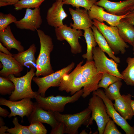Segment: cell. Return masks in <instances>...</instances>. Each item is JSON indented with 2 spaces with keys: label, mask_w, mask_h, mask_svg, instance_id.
<instances>
[{
  "label": "cell",
  "mask_w": 134,
  "mask_h": 134,
  "mask_svg": "<svg viewBox=\"0 0 134 134\" xmlns=\"http://www.w3.org/2000/svg\"><path fill=\"white\" fill-rule=\"evenodd\" d=\"M36 31L40 40V48L36 59L35 75L44 76L54 72L51 64L50 57L54 45L50 36L41 30L38 29Z\"/></svg>",
  "instance_id": "cell-1"
},
{
  "label": "cell",
  "mask_w": 134,
  "mask_h": 134,
  "mask_svg": "<svg viewBox=\"0 0 134 134\" xmlns=\"http://www.w3.org/2000/svg\"><path fill=\"white\" fill-rule=\"evenodd\" d=\"M36 69L31 67L24 75L16 77L13 74L9 75L8 78L14 83V90L9 97V100L13 101L21 100L23 98H35L39 94L38 92L33 91L31 83L33 78L35 75Z\"/></svg>",
  "instance_id": "cell-2"
},
{
  "label": "cell",
  "mask_w": 134,
  "mask_h": 134,
  "mask_svg": "<svg viewBox=\"0 0 134 134\" xmlns=\"http://www.w3.org/2000/svg\"><path fill=\"white\" fill-rule=\"evenodd\" d=\"M56 120L62 122L66 127L65 134H76L78 133L79 128L83 125L89 126L91 118V110L88 107L81 111L73 114H62L57 111H52Z\"/></svg>",
  "instance_id": "cell-3"
},
{
  "label": "cell",
  "mask_w": 134,
  "mask_h": 134,
  "mask_svg": "<svg viewBox=\"0 0 134 134\" xmlns=\"http://www.w3.org/2000/svg\"><path fill=\"white\" fill-rule=\"evenodd\" d=\"M83 93V89H81L71 96L59 95L54 96L52 95L45 97L38 94L35 99L38 105L43 109L62 112L64 111L67 104L77 101Z\"/></svg>",
  "instance_id": "cell-4"
},
{
  "label": "cell",
  "mask_w": 134,
  "mask_h": 134,
  "mask_svg": "<svg viewBox=\"0 0 134 134\" xmlns=\"http://www.w3.org/2000/svg\"><path fill=\"white\" fill-rule=\"evenodd\" d=\"M93 20V25L104 36L114 54L120 53L124 54L126 49L128 48L129 46L120 36L117 26H108L103 22H100L96 19Z\"/></svg>",
  "instance_id": "cell-5"
},
{
  "label": "cell",
  "mask_w": 134,
  "mask_h": 134,
  "mask_svg": "<svg viewBox=\"0 0 134 134\" xmlns=\"http://www.w3.org/2000/svg\"><path fill=\"white\" fill-rule=\"evenodd\" d=\"M88 107L91 111V116L89 126L95 120L98 127L99 134H103L106 124L111 118L108 115L105 105L99 96L93 94L90 99Z\"/></svg>",
  "instance_id": "cell-6"
},
{
  "label": "cell",
  "mask_w": 134,
  "mask_h": 134,
  "mask_svg": "<svg viewBox=\"0 0 134 134\" xmlns=\"http://www.w3.org/2000/svg\"><path fill=\"white\" fill-rule=\"evenodd\" d=\"M81 71L83 87L82 97L85 98L99 89L98 85L103 73L97 72L93 61H86L82 66Z\"/></svg>",
  "instance_id": "cell-7"
},
{
  "label": "cell",
  "mask_w": 134,
  "mask_h": 134,
  "mask_svg": "<svg viewBox=\"0 0 134 134\" xmlns=\"http://www.w3.org/2000/svg\"><path fill=\"white\" fill-rule=\"evenodd\" d=\"M75 63L72 62L67 67L42 77H34L33 80L37 85L38 94L45 97L46 91L51 87H59L63 76L68 73L74 67Z\"/></svg>",
  "instance_id": "cell-8"
},
{
  "label": "cell",
  "mask_w": 134,
  "mask_h": 134,
  "mask_svg": "<svg viewBox=\"0 0 134 134\" xmlns=\"http://www.w3.org/2000/svg\"><path fill=\"white\" fill-rule=\"evenodd\" d=\"M92 53L95 65L98 73H109L123 79L118 69L119 65L112 59L107 58L99 47L93 48Z\"/></svg>",
  "instance_id": "cell-9"
},
{
  "label": "cell",
  "mask_w": 134,
  "mask_h": 134,
  "mask_svg": "<svg viewBox=\"0 0 134 134\" xmlns=\"http://www.w3.org/2000/svg\"><path fill=\"white\" fill-rule=\"evenodd\" d=\"M55 31L57 40L61 41L66 40L70 47L72 54H77L82 52V46L79 41V38L83 35L81 30L74 29L70 26L64 25L55 28Z\"/></svg>",
  "instance_id": "cell-10"
},
{
  "label": "cell",
  "mask_w": 134,
  "mask_h": 134,
  "mask_svg": "<svg viewBox=\"0 0 134 134\" xmlns=\"http://www.w3.org/2000/svg\"><path fill=\"white\" fill-rule=\"evenodd\" d=\"M83 61H80L70 73L63 76L58 90L65 91L73 95L83 87L82 82V69Z\"/></svg>",
  "instance_id": "cell-11"
},
{
  "label": "cell",
  "mask_w": 134,
  "mask_h": 134,
  "mask_svg": "<svg viewBox=\"0 0 134 134\" xmlns=\"http://www.w3.org/2000/svg\"><path fill=\"white\" fill-rule=\"evenodd\" d=\"M30 98H23L19 101L10 100L3 98L0 99V105L8 107L10 110L8 118L18 115L21 118L23 122L24 116L28 117L32 113L34 107V103Z\"/></svg>",
  "instance_id": "cell-12"
},
{
  "label": "cell",
  "mask_w": 134,
  "mask_h": 134,
  "mask_svg": "<svg viewBox=\"0 0 134 134\" xmlns=\"http://www.w3.org/2000/svg\"><path fill=\"white\" fill-rule=\"evenodd\" d=\"M101 98L106 106L107 112L115 123L119 126L126 134H134V126H131L126 119L123 117L115 109L112 101L105 95L102 90L98 89L93 92Z\"/></svg>",
  "instance_id": "cell-13"
},
{
  "label": "cell",
  "mask_w": 134,
  "mask_h": 134,
  "mask_svg": "<svg viewBox=\"0 0 134 134\" xmlns=\"http://www.w3.org/2000/svg\"><path fill=\"white\" fill-rule=\"evenodd\" d=\"M39 7L32 9L27 8L24 16L14 23L17 28L21 30L36 31L39 28L42 22Z\"/></svg>",
  "instance_id": "cell-14"
},
{
  "label": "cell",
  "mask_w": 134,
  "mask_h": 134,
  "mask_svg": "<svg viewBox=\"0 0 134 134\" xmlns=\"http://www.w3.org/2000/svg\"><path fill=\"white\" fill-rule=\"evenodd\" d=\"M95 4L101 7L110 13L118 16L124 15L131 11L134 6V0L113 2L108 0H100Z\"/></svg>",
  "instance_id": "cell-15"
},
{
  "label": "cell",
  "mask_w": 134,
  "mask_h": 134,
  "mask_svg": "<svg viewBox=\"0 0 134 134\" xmlns=\"http://www.w3.org/2000/svg\"><path fill=\"white\" fill-rule=\"evenodd\" d=\"M102 7L95 4L88 11L89 16L92 20L95 19L101 22L105 21L110 26H117L121 20L124 18L128 13L122 16L114 15L104 10Z\"/></svg>",
  "instance_id": "cell-16"
},
{
  "label": "cell",
  "mask_w": 134,
  "mask_h": 134,
  "mask_svg": "<svg viewBox=\"0 0 134 134\" xmlns=\"http://www.w3.org/2000/svg\"><path fill=\"white\" fill-rule=\"evenodd\" d=\"M0 61L2 65V68L0 71V76L7 78L11 74L16 77L20 76L24 67L12 56L0 52Z\"/></svg>",
  "instance_id": "cell-17"
},
{
  "label": "cell",
  "mask_w": 134,
  "mask_h": 134,
  "mask_svg": "<svg viewBox=\"0 0 134 134\" xmlns=\"http://www.w3.org/2000/svg\"><path fill=\"white\" fill-rule=\"evenodd\" d=\"M30 124L39 122L49 125L52 128H54L59 123L52 111L46 110L39 106L37 103H34L33 111L28 117Z\"/></svg>",
  "instance_id": "cell-18"
},
{
  "label": "cell",
  "mask_w": 134,
  "mask_h": 134,
  "mask_svg": "<svg viewBox=\"0 0 134 134\" xmlns=\"http://www.w3.org/2000/svg\"><path fill=\"white\" fill-rule=\"evenodd\" d=\"M62 1L56 0L47 10L46 19L48 24L55 28L64 25L63 20L67 16L63 7Z\"/></svg>",
  "instance_id": "cell-19"
},
{
  "label": "cell",
  "mask_w": 134,
  "mask_h": 134,
  "mask_svg": "<svg viewBox=\"0 0 134 134\" xmlns=\"http://www.w3.org/2000/svg\"><path fill=\"white\" fill-rule=\"evenodd\" d=\"M69 10L73 23H71L70 26L77 30H83L88 29L93 25V21L90 18L88 10L79 8H76L75 10L69 8Z\"/></svg>",
  "instance_id": "cell-20"
},
{
  "label": "cell",
  "mask_w": 134,
  "mask_h": 134,
  "mask_svg": "<svg viewBox=\"0 0 134 134\" xmlns=\"http://www.w3.org/2000/svg\"><path fill=\"white\" fill-rule=\"evenodd\" d=\"M132 96L122 95L115 99L113 103L116 110L126 120H131L133 115L131 106Z\"/></svg>",
  "instance_id": "cell-21"
},
{
  "label": "cell",
  "mask_w": 134,
  "mask_h": 134,
  "mask_svg": "<svg viewBox=\"0 0 134 134\" xmlns=\"http://www.w3.org/2000/svg\"><path fill=\"white\" fill-rule=\"evenodd\" d=\"M36 51V47L33 43L26 50L14 54L12 56L23 67L36 68V59L35 54Z\"/></svg>",
  "instance_id": "cell-22"
},
{
  "label": "cell",
  "mask_w": 134,
  "mask_h": 134,
  "mask_svg": "<svg viewBox=\"0 0 134 134\" xmlns=\"http://www.w3.org/2000/svg\"><path fill=\"white\" fill-rule=\"evenodd\" d=\"M0 41L9 51L14 49L18 52L24 51L21 43L14 37L10 25L4 30L0 31Z\"/></svg>",
  "instance_id": "cell-23"
},
{
  "label": "cell",
  "mask_w": 134,
  "mask_h": 134,
  "mask_svg": "<svg viewBox=\"0 0 134 134\" xmlns=\"http://www.w3.org/2000/svg\"><path fill=\"white\" fill-rule=\"evenodd\" d=\"M91 28L93 32L95 40L99 47L104 53L107 54L109 56L117 63H120V58L115 56L105 39L97 27L93 25Z\"/></svg>",
  "instance_id": "cell-24"
},
{
  "label": "cell",
  "mask_w": 134,
  "mask_h": 134,
  "mask_svg": "<svg viewBox=\"0 0 134 134\" xmlns=\"http://www.w3.org/2000/svg\"><path fill=\"white\" fill-rule=\"evenodd\" d=\"M116 26L123 40L132 46L134 41V26L124 18L121 20Z\"/></svg>",
  "instance_id": "cell-25"
},
{
  "label": "cell",
  "mask_w": 134,
  "mask_h": 134,
  "mask_svg": "<svg viewBox=\"0 0 134 134\" xmlns=\"http://www.w3.org/2000/svg\"><path fill=\"white\" fill-rule=\"evenodd\" d=\"M84 31L83 36L86 40L87 49L86 52L83 54L82 57L83 59H86V61H93L92 49L97 44L95 40L93 32L91 28L85 29Z\"/></svg>",
  "instance_id": "cell-26"
},
{
  "label": "cell",
  "mask_w": 134,
  "mask_h": 134,
  "mask_svg": "<svg viewBox=\"0 0 134 134\" xmlns=\"http://www.w3.org/2000/svg\"><path fill=\"white\" fill-rule=\"evenodd\" d=\"M133 57H128L126 62L128 66L121 74L126 84L129 86H134V52Z\"/></svg>",
  "instance_id": "cell-27"
},
{
  "label": "cell",
  "mask_w": 134,
  "mask_h": 134,
  "mask_svg": "<svg viewBox=\"0 0 134 134\" xmlns=\"http://www.w3.org/2000/svg\"><path fill=\"white\" fill-rule=\"evenodd\" d=\"M121 81H117L110 85L106 89H104L105 95L112 101L114 100L121 96L120 93L122 85Z\"/></svg>",
  "instance_id": "cell-28"
},
{
  "label": "cell",
  "mask_w": 134,
  "mask_h": 134,
  "mask_svg": "<svg viewBox=\"0 0 134 134\" xmlns=\"http://www.w3.org/2000/svg\"><path fill=\"white\" fill-rule=\"evenodd\" d=\"M45 0H20L14 6L16 11L24 8H36L39 7L42 3Z\"/></svg>",
  "instance_id": "cell-29"
},
{
  "label": "cell",
  "mask_w": 134,
  "mask_h": 134,
  "mask_svg": "<svg viewBox=\"0 0 134 134\" xmlns=\"http://www.w3.org/2000/svg\"><path fill=\"white\" fill-rule=\"evenodd\" d=\"M14 83L8 78L0 76V94L2 95H10L14 90Z\"/></svg>",
  "instance_id": "cell-30"
},
{
  "label": "cell",
  "mask_w": 134,
  "mask_h": 134,
  "mask_svg": "<svg viewBox=\"0 0 134 134\" xmlns=\"http://www.w3.org/2000/svg\"><path fill=\"white\" fill-rule=\"evenodd\" d=\"M97 0H63L64 4L70 5L76 8L80 7L84 8L88 11L95 4Z\"/></svg>",
  "instance_id": "cell-31"
},
{
  "label": "cell",
  "mask_w": 134,
  "mask_h": 134,
  "mask_svg": "<svg viewBox=\"0 0 134 134\" xmlns=\"http://www.w3.org/2000/svg\"><path fill=\"white\" fill-rule=\"evenodd\" d=\"M122 78L107 73H103L102 76L98 85V88L106 89L110 85L118 81H121Z\"/></svg>",
  "instance_id": "cell-32"
},
{
  "label": "cell",
  "mask_w": 134,
  "mask_h": 134,
  "mask_svg": "<svg viewBox=\"0 0 134 134\" xmlns=\"http://www.w3.org/2000/svg\"><path fill=\"white\" fill-rule=\"evenodd\" d=\"M12 122L14 127L7 129L6 132L8 134H32L27 126H23L19 123L17 117H14Z\"/></svg>",
  "instance_id": "cell-33"
},
{
  "label": "cell",
  "mask_w": 134,
  "mask_h": 134,
  "mask_svg": "<svg viewBox=\"0 0 134 134\" xmlns=\"http://www.w3.org/2000/svg\"><path fill=\"white\" fill-rule=\"evenodd\" d=\"M15 16L11 13L4 14L0 12V31L5 29L9 25L17 21Z\"/></svg>",
  "instance_id": "cell-34"
},
{
  "label": "cell",
  "mask_w": 134,
  "mask_h": 134,
  "mask_svg": "<svg viewBox=\"0 0 134 134\" xmlns=\"http://www.w3.org/2000/svg\"><path fill=\"white\" fill-rule=\"evenodd\" d=\"M42 123L36 122L27 127L32 134H46L47 130Z\"/></svg>",
  "instance_id": "cell-35"
},
{
  "label": "cell",
  "mask_w": 134,
  "mask_h": 134,
  "mask_svg": "<svg viewBox=\"0 0 134 134\" xmlns=\"http://www.w3.org/2000/svg\"><path fill=\"white\" fill-rule=\"evenodd\" d=\"M115 123L114 121L110 118L106 124L103 134H121Z\"/></svg>",
  "instance_id": "cell-36"
},
{
  "label": "cell",
  "mask_w": 134,
  "mask_h": 134,
  "mask_svg": "<svg viewBox=\"0 0 134 134\" xmlns=\"http://www.w3.org/2000/svg\"><path fill=\"white\" fill-rule=\"evenodd\" d=\"M52 129L50 134H65V126L64 123L62 122H60L56 127Z\"/></svg>",
  "instance_id": "cell-37"
},
{
  "label": "cell",
  "mask_w": 134,
  "mask_h": 134,
  "mask_svg": "<svg viewBox=\"0 0 134 134\" xmlns=\"http://www.w3.org/2000/svg\"><path fill=\"white\" fill-rule=\"evenodd\" d=\"M20 0H0V7L14 5Z\"/></svg>",
  "instance_id": "cell-38"
},
{
  "label": "cell",
  "mask_w": 134,
  "mask_h": 134,
  "mask_svg": "<svg viewBox=\"0 0 134 134\" xmlns=\"http://www.w3.org/2000/svg\"><path fill=\"white\" fill-rule=\"evenodd\" d=\"M124 18L126 21L134 26V9L131 10L128 13Z\"/></svg>",
  "instance_id": "cell-39"
},
{
  "label": "cell",
  "mask_w": 134,
  "mask_h": 134,
  "mask_svg": "<svg viewBox=\"0 0 134 134\" xmlns=\"http://www.w3.org/2000/svg\"><path fill=\"white\" fill-rule=\"evenodd\" d=\"M0 52L8 55L12 56V54L4 46L1 42H0Z\"/></svg>",
  "instance_id": "cell-40"
},
{
  "label": "cell",
  "mask_w": 134,
  "mask_h": 134,
  "mask_svg": "<svg viewBox=\"0 0 134 134\" xmlns=\"http://www.w3.org/2000/svg\"><path fill=\"white\" fill-rule=\"evenodd\" d=\"M10 113L6 109L0 107V116L4 118L8 116Z\"/></svg>",
  "instance_id": "cell-41"
},
{
  "label": "cell",
  "mask_w": 134,
  "mask_h": 134,
  "mask_svg": "<svg viewBox=\"0 0 134 134\" xmlns=\"http://www.w3.org/2000/svg\"><path fill=\"white\" fill-rule=\"evenodd\" d=\"M8 128L6 126H3L0 127V134H6L5 133L6 132Z\"/></svg>",
  "instance_id": "cell-42"
},
{
  "label": "cell",
  "mask_w": 134,
  "mask_h": 134,
  "mask_svg": "<svg viewBox=\"0 0 134 134\" xmlns=\"http://www.w3.org/2000/svg\"><path fill=\"white\" fill-rule=\"evenodd\" d=\"M131 104L133 112V115L134 116V100H132Z\"/></svg>",
  "instance_id": "cell-43"
},
{
  "label": "cell",
  "mask_w": 134,
  "mask_h": 134,
  "mask_svg": "<svg viewBox=\"0 0 134 134\" xmlns=\"http://www.w3.org/2000/svg\"><path fill=\"white\" fill-rule=\"evenodd\" d=\"M5 124L3 120L2 117L0 116V126H4Z\"/></svg>",
  "instance_id": "cell-44"
},
{
  "label": "cell",
  "mask_w": 134,
  "mask_h": 134,
  "mask_svg": "<svg viewBox=\"0 0 134 134\" xmlns=\"http://www.w3.org/2000/svg\"><path fill=\"white\" fill-rule=\"evenodd\" d=\"M133 47L132 50L133 51H134V41L132 46Z\"/></svg>",
  "instance_id": "cell-45"
},
{
  "label": "cell",
  "mask_w": 134,
  "mask_h": 134,
  "mask_svg": "<svg viewBox=\"0 0 134 134\" xmlns=\"http://www.w3.org/2000/svg\"><path fill=\"white\" fill-rule=\"evenodd\" d=\"M133 9H134V6L132 8V10Z\"/></svg>",
  "instance_id": "cell-46"
},
{
  "label": "cell",
  "mask_w": 134,
  "mask_h": 134,
  "mask_svg": "<svg viewBox=\"0 0 134 134\" xmlns=\"http://www.w3.org/2000/svg\"><path fill=\"white\" fill-rule=\"evenodd\" d=\"M58 0V1H62L63 0Z\"/></svg>",
  "instance_id": "cell-47"
},
{
  "label": "cell",
  "mask_w": 134,
  "mask_h": 134,
  "mask_svg": "<svg viewBox=\"0 0 134 134\" xmlns=\"http://www.w3.org/2000/svg\"></svg>",
  "instance_id": "cell-48"
}]
</instances>
